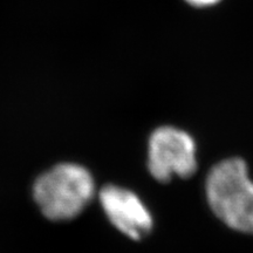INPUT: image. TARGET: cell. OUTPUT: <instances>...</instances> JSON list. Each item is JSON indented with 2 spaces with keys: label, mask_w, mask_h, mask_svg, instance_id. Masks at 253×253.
<instances>
[{
  "label": "cell",
  "mask_w": 253,
  "mask_h": 253,
  "mask_svg": "<svg viewBox=\"0 0 253 253\" xmlns=\"http://www.w3.org/2000/svg\"><path fill=\"white\" fill-rule=\"evenodd\" d=\"M207 196L211 210L225 225L253 235V183L244 160L227 158L211 168Z\"/></svg>",
  "instance_id": "1"
},
{
  "label": "cell",
  "mask_w": 253,
  "mask_h": 253,
  "mask_svg": "<svg viewBox=\"0 0 253 253\" xmlns=\"http://www.w3.org/2000/svg\"><path fill=\"white\" fill-rule=\"evenodd\" d=\"M95 191L93 177L86 168L61 163L42 173L33 186V197L43 216L68 220L82 212Z\"/></svg>",
  "instance_id": "2"
},
{
  "label": "cell",
  "mask_w": 253,
  "mask_h": 253,
  "mask_svg": "<svg viewBox=\"0 0 253 253\" xmlns=\"http://www.w3.org/2000/svg\"><path fill=\"white\" fill-rule=\"evenodd\" d=\"M148 154L149 172L161 183H168L173 175L189 178L197 170L194 138L175 126H164L154 130Z\"/></svg>",
  "instance_id": "3"
},
{
  "label": "cell",
  "mask_w": 253,
  "mask_h": 253,
  "mask_svg": "<svg viewBox=\"0 0 253 253\" xmlns=\"http://www.w3.org/2000/svg\"><path fill=\"white\" fill-rule=\"evenodd\" d=\"M99 198L107 217L122 233L134 240L149 235L153 217L134 192L121 186L106 185Z\"/></svg>",
  "instance_id": "4"
},
{
  "label": "cell",
  "mask_w": 253,
  "mask_h": 253,
  "mask_svg": "<svg viewBox=\"0 0 253 253\" xmlns=\"http://www.w3.org/2000/svg\"><path fill=\"white\" fill-rule=\"evenodd\" d=\"M189 4L197 6V7H204V6H211L214 5L216 2L219 1V0H185Z\"/></svg>",
  "instance_id": "5"
}]
</instances>
